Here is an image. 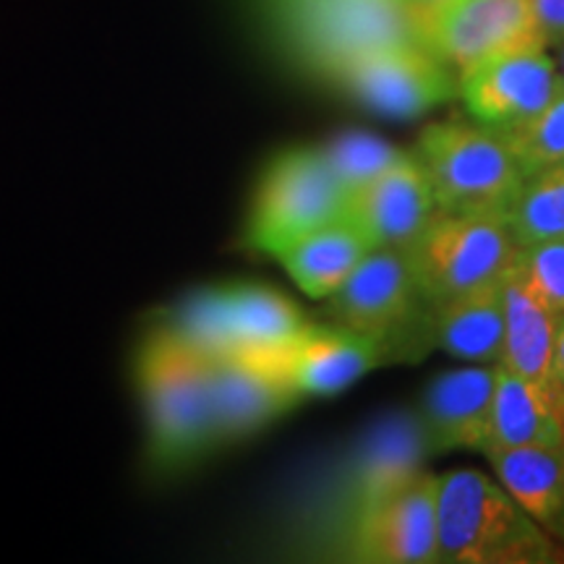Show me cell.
Here are the masks:
<instances>
[{
	"mask_svg": "<svg viewBox=\"0 0 564 564\" xmlns=\"http://www.w3.org/2000/svg\"><path fill=\"white\" fill-rule=\"evenodd\" d=\"M429 449L415 411L387 413L358 436L303 512V539L316 554L343 560L358 523L387 494L426 470Z\"/></svg>",
	"mask_w": 564,
	"mask_h": 564,
	"instance_id": "cell-1",
	"label": "cell"
},
{
	"mask_svg": "<svg viewBox=\"0 0 564 564\" xmlns=\"http://www.w3.org/2000/svg\"><path fill=\"white\" fill-rule=\"evenodd\" d=\"M434 215L432 186L413 154H405L382 175L352 192L345 204V217L369 238L371 249H408Z\"/></svg>",
	"mask_w": 564,
	"mask_h": 564,
	"instance_id": "cell-17",
	"label": "cell"
},
{
	"mask_svg": "<svg viewBox=\"0 0 564 564\" xmlns=\"http://www.w3.org/2000/svg\"><path fill=\"white\" fill-rule=\"evenodd\" d=\"M133 379L144 413L147 460L154 474H181L215 453L209 358L160 327L141 343Z\"/></svg>",
	"mask_w": 564,
	"mask_h": 564,
	"instance_id": "cell-2",
	"label": "cell"
},
{
	"mask_svg": "<svg viewBox=\"0 0 564 564\" xmlns=\"http://www.w3.org/2000/svg\"><path fill=\"white\" fill-rule=\"evenodd\" d=\"M549 394H552L556 411L562 413L564 408V314L556 319V337H554V352L552 366H549Z\"/></svg>",
	"mask_w": 564,
	"mask_h": 564,
	"instance_id": "cell-28",
	"label": "cell"
},
{
	"mask_svg": "<svg viewBox=\"0 0 564 564\" xmlns=\"http://www.w3.org/2000/svg\"><path fill=\"white\" fill-rule=\"evenodd\" d=\"M494 384L497 364H470L429 382L415 411L429 455L453 449L481 453L491 423Z\"/></svg>",
	"mask_w": 564,
	"mask_h": 564,
	"instance_id": "cell-16",
	"label": "cell"
},
{
	"mask_svg": "<svg viewBox=\"0 0 564 564\" xmlns=\"http://www.w3.org/2000/svg\"><path fill=\"white\" fill-rule=\"evenodd\" d=\"M387 350L390 345L379 337L350 333L335 324H306L280 348L246 356H259L270 364L303 400L348 390L387 361Z\"/></svg>",
	"mask_w": 564,
	"mask_h": 564,
	"instance_id": "cell-13",
	"label": "cell"
},
{
	"mask_svg": "<svg viewBox=\"0 0 564 564\" xmlns=\"http://www.w3.org/2000/svg\"><path fill=\"white\" fill-rule=\"evenodd\" d=\"M457 89L476 123L507 131L539 116L564 89V76L544 45H525L463 70Z\"/></svg>",
	"mask_w": 564,
	"mask_h": 564,
	"instance_id": "cell-12",
	"label": "cell"
},
{
	"mask_svg": "<svg viewBox=\"0 0 564 564\" xmlns=\"http://www.w3.org/2000/svg\"><path fill=\"white\" fill-rule=\"evenodd\" d=\"M371 251L369 238L348 217L322 225L282 249L278 262L308 299L324 301L348 280L358 262Z\"/></svg>",
	"mask_w": 564,
	"mask_h": 564,
	"instance_id": "cell-21",
	"label": "cell"
},
{
	"mask_svg": "<svg viewBox=\"0 0 564 564\" xmlns=\"http://www.w3.org/2000/svg\"><path fill=\"white\" fill-rule=\"evenodd\" d=\"M494 476L554 541L564 544V453L562 444L486 453Z\"/></svg>",
	"mask_w": 564,
	"mask_h": 564,
	"instance_id": "cell-20",
	"label": "cell"
},
{
	"mask_svg": "<svg viewBox=\"0 0 564 564\" xmlns=\"http://www.w3.org/2000/svg\"><path fill=\"white\" fill-rule=\"evenodd\" d=\"M528 444H562V421L552 394L497 364L491 423L481 453L528 447Z\"/></svg>",
	"mask_w": 564,
	"mask_h": 564,
	"instance_id": "cell-22",
	"label": "cell"
},
{
	"mask_svg": "<svg viewBox=\"0 0 564 564\" xmlns=\"http://www.w3.org/2000/svg\"><path fill=\"white\" fill-rule=\"evenodd\" d=\"M502 133L523 175L564 165V89L539 116Z\"/></svg>",
	"mask_w": 564,
	"mask_h": 564,
	"instance_id": "cell-25",
	"label": "cell"
},
{
	"mask_svg": "<svg viewBox=\"0 0 564 564\" xmlns=\"http://www.w3.org/2000/svg\"><path fill=\"white\" fill-rule=\"evenodd\" d=\"M556 47H560V61H556V66H560L562 76H564V42H562V45H556Z\"/></svg>",
	"mask_w": 564,
	"mask_h": 564,
	"instance_id": "cell-30",
	"label": "cell"
},
{
	"mask_svg": "<svg viewBox=\"0 0 564 564\" xmlns=\"http://www.w3.org/2000/svg\"><path fill=\"white\" fill-rule=\"evenodd\" d=\"M335 82L366 108L390 118H415L457 91L453 70L423 45H387L358 55Z\"/></svg>",
	"mask_w": 564,
	"mask_h": 564,
	"instance_id": "cell-11",
	"label": "cell"
},
{
	"mask_svg": "<svg viewBox=\"0 0 564 564\" xmlns=\"http://www.w3.org/2000/svg\"><path fill=\"white\" fill-rule=\"evenodd\" d=\"M535 30L546 47L564 42V0H531Z\"/></svg>",
	"mask_w": 564,
	"mask_h": 564,
	"instance_id": "cell-27",
	"label": "cell"
},
{
	"mask_svg": "<svg viewBox=\"0 0 564 564\" xmlns=\"http://www.w3.org/2000/svg\"><path fill=\"white\" fill-rule=\"evenodd\" d=\"M348 194L337 183L322 147H293L274 154L257 188L246 223L251 249L278 257L322 225L345 217Z\"/></svg>",
	"mask_w": 564,
	"mask_h": 564,
	"instance_id": "cell-7",
	"label": "cell"
},
{
	"mask_svg": "<svg viewBox=\"0 0 564 564\" xmlns=\"http://www.w3.org/2000/svg\"><path fill=\"white\" fill-rule=\"evenodd\" d=\"M267 9L288 51L333 82L377 47L423 45L419 13L403 0H267Z\"/></svg>",
	"mask_w": 564,
	"mask_h": 564,
	"instance_id": "cell-4",
	"label": "cell"
},
{
	"mask_svg": "<svg viewBox=\"0 0 564 564\" xmlns=\"http://www.w3.org/2000/svg\"><path fill=\"white\" fill-rule=\"evenodd\" d=\"M518 251L502 217L449 215L440 209L408 246L429 306L499 280Z\"/></svg>",
	"mask_w": 564,
	"mask_h": 564,
	"instance_id": "cell-8",
	"label": "cell"
},
{
	"mask_svg": "<svg viewBox=\"0 0 564 564\" xmlns=\"http://www.w3.org/2000/svg\"><path fill=\"white\" fill-rule=\"evenodd\" d=\"M556 541L478 470L436 476V562L544 564L560 560Z\"/></svg>",
	"mask_w": 564,
	"mask_h": 564,
	"instance_id": "cell-3",
	"label": "cell"
},
{
	"mask_svg": "<svg viewBox=\"0 0 564 564\" xmlns=\"http://www.w3.org/2000/svg\"><path fill=\"white\" fill-rule=\"evenodd\" d=\"M324 301L329 324L366 337H379L387 345L398 343V337L419 319L421 306L426 303L415 280L411 253L392 246H379L366 253L348 280Z\"/></svg>",
	"mask_w": 564,
	"mask_h": 564,
	"instance_id": "cell-9",
	"label": "cell"
},
{
	"mask_svg": "<svg viewBox=\"0 0 564 564\" xmlns=\"http://www.w3.org/2000/svg\"><path fill=\"white\" fill-rule=\"evenodd\" d=\"M505 225L518 249L564 238V165L525 175Z\"/></svg>",
	"mask_w": 564,
	"mask_h": 564,
	"instance_id": "cell-23",
	"label": "cell"
},
{
	"mask_svg": "<svg viewBox=\"0 0 564 564\" xmlns=\"http://www.w3.org/2000/svg\"><path fill=\"white\" fill-rule=\"evenodd\" d=\"M429 343L465 364H502V278L429 306Z\"/></svg>",
	"mask_w": 564,
	"mask_h": 564,
	"instance_id": "cell-18",
	"label": "cell"
},
{
	"mask_svg": "<svg viewBox=\"0 0 564 564\" xmlns=\"http://www.w3.org/2000/svg\"><path fill=\"white\" fill-rule=\"evenodd\" d=\"M306 324L285 293L259 282H232L188 293L162 327L199 356L223 358L280 348Z\"/></svg>",
	"mask_w": 564,
	"mask_h": 564,
	"instance_id": "cell-6",
	"label": "cell"
},
{
	"mask_svg": "<svg viewBox=\"0 0 564 564\" xmlns=\"http://www.w3.org/2000/svg\"><path fill=\"white\" fill-rule=\"evenodd\" d=\"M324 158L333 167L337 183L343 186L345 194L358 192L366 183H371L377 175H382L387 167L403 160L408 152L392 147L390 141L373 137L366 131H348L343 137L329 141L322 147Z\"/></svg>",
	"mask_w": 564,
	"mask_h": 564,
	"instance_id": "cell-24",
	"label": "cell"
},
{
	"mask_svg": "<svg viewBox=\"0 0 564 564\" xmlns=\"http://www.w3.org/2000/svg\"><path fill=\"white\" fill-rule=\"evenodd\" d=\"M343 562H436V476L421 470L379 502L345 544Z\"/></svg>",
	"mask_w": 564,
	"mask_h": 564,
	"instance_id": "cell-14",
	"label": "cell"
},
{
	"mask_svg": "<svg viewBox=\"0 0 564 564\" xmlns=\"http://www.w3.org/2000/svg\"><path fill=\"white\" fill-rule=\"evenodd\" d=\"M209 392L217 449L251 440L301 403L291 384L259 356L209 358Z\"/></svg>",
	"mask_w": 564,
	"mask_h": 564,
	"instance_id": "cell-15",
	"label": "cell"
},
{
	"mask_svg": "<svg viewBox=\"0 0 564 564\" xmlns=\"http://www.w3.org/2000/svg\"><path fill=\"white\" fill-rule=\"evenodd\" d=\"M520 264L535 288L556 314H564V238L520 249Z\"/></svg>",
	"mask_w": 564,
	"mask_h": 564,
	"instance_id": "cell-26",
	"label": "cell"
},
{
	"mask_svg": "<svg viewBox=\"0 0 564 564\" xmlns=\"http://www.w3.org/2000/svg\"><path fill=\"white\" fill-rule=\"evenodd\" d=\"M403 3L411 6V9L421 17V13L432 11V9H436V6H440V3H444V0H403Z\"/></svg>",
	"mask_w": 564,
	"mask_h": 564,
	"instance_id": "cell-29",
	"label": "cell"
},
{
	"mask_svg": "<svg viewBox=\"0 0 564 564\" xmlns=\"http://www.w3.org/2000/svg\"><path fill=\"white\" fill-rule=\"evenodd\" d=\"M413 158L432 186L436 209L502 217L523 183L505 133L484 123L442 121L421 131Z\"/></svg>",
	"mask_w": 564,
	"mask_h": 564,
	"instance_id": "cell-5",
	"label": "cell"
},
{
	"mask_svg": "<svg viewBox=\"0 0 564 564\" xmlns=\"http://www.w3.org/2000/svg\"><path fill=\"white\" fill-rule=\"evenodd\" d=\"M419 19L423 45L460 74L514 47L544 45L531 0H444Z\"/></svg>",
	"mask_w": 564,
	"mask_h": 564,
	"instance_id": "cell-10",
	"label": "cell"
},
{
	"mask_svg": "<svg viewBox=\"0 0 564 564\" xmlns=\"http://www.w3.org/2000/svg\"><path fill=\"white\" fill-rule=\"evenodd\" d=\"M560 421H562V453H564V408H562V413H560Z\"/></svg>",
	"mask_w": 564,
	"mask_h": 564,
	"instance_id": "cell-31",
	"label": "cell"
},
{
	"mask_svg": "<svg viewBox=\"0 0 564 564\" xmlns=\"http://www.w3.org/2000/svg\"><path fill=\"white\" fill-rule=\"evenodd\" d=\"M505 356L502 366L528 382L546 387L560 314L535 293L520 264V251L502 274ZM549 390V387H546Z\"/></svg>",
	"mask_w": 564,
	"mask_h": 564,
	"instance_id": "cell-19",
	"label": "cell"
}]
</instances>
